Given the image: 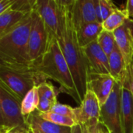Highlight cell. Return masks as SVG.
<instances>
[{"label": "cell", "mask_w": 133, "mask_h": 133, "mask_svg": "<svg viewBox=\"0 0 133 133\" xmlns=\"http://www.w3.org/2000/svg\"><path fill=\"white\" fill-rule=\"evenodd\" d=\"M61 1L63 9L62 29L61 36L57 40L71 71L79 97L83 101L87 91V62L78 42L76 30L72 20L71 6L73 0Z\"/></svg>", "instance_id": "6da1fadb"}, {"label": "cell", "mask_w": 133, "mask_h": 133, "mask_svg": "<svg viewBox=\"0 0 133 133\" xmlns=\"http://www.w3.org/2000/svg\"><path fill=\"white\" fill-rule=\"evenodd\" d=\"M33 19L34 11L19 24L0 37V65L11 69L34 70L28 53Z\"/></svg>", "instance_id": "7a4b0ae2"}, {"label": "cell", "mask_w": 133, "mask_h": 133, "mask_svg": "<svg viewBox=\"0 0 133 133\" xmlns=\"http://www.w3.org/2000/svg\"><path fill=\"white\" fill-rule=\"evenodd\" d=\"M48 48L41 60L34 66V70L46 80L50 79L60 85V90L72 97L79 105L82 103L73 78L57 38L50 34Z\"/></svg>", "instance_id": "3957f363"}, {"label": "cell", "mask_w": 133, "mask_h": 133, "mask_svg": "<svg viewBox=\"0 0 133 133\" xmlns=\"http://www.w3.org/2000/svg\"><path fill=\"white\" fill-rule=\"evenodd\" d=\"M22 100L0 81V133H8L16 128H27L21 111Z\"/></svg>", "instance_id": "277c9868"}, {"label": "cell", "mask_w": 133, "mask_h": 133, "mask_svg": "<svg viewBox=\"0 0 133 133\" xmlns=\"http://www.w3.org/2000/svg\"><path fill=\"white\" fill-rule=\"evenodd\" d=\"M0 81L23 100L33 87H38L47 80L35 70L11 69L0 65Z\"/></svg>", "instance_id": "5b68a950"}, {"label": "cell", "mask_w": 133, "mask_h": 133, "mask_svg": "<svg viewBox=\"0 0 133 133\" xmlns=\"http://www.w3.org/2000/svg\"><path fill=\"white\" fill-rule=\"evenodd\" d=\"M50 33L41 18L34 10V19L30 29L28 53L30 62L34 66L47 51L50 43Z\"/></svg>", "instance_id": "8992f818"}, {"label": "cell", "mask_w": 133, "mask_h": 133, "mask_svg": "<svg viewBox=\"0 0 133 133\" xmlns=\"http://www.w3.org/2000/svg\"><path fill=\"white\" fill-rule=\"evenodd\" d=\"M122 79L116 82L107 102L101 107V119L111 133H124L121 115Z\"/></svg>", "instance_id": "52a82bcc"}, {"label": "cell", "mask_w": 133, "mask_h": 133, "mask_svg": "<svg viewBox=\"0 0 133 133\" xmlns=\"http://www.w3.org/2000/svg\"><path fill=\"white\" fill-rule=\"evenodd\" d=\"M34 10L41 18L50 34L57 39L62 29L63 9L61 0H36Z\"/></svg>", "instance_id": "ba28073f"}, {"label": "cell", "mask_w": 133, "mask_h": 133, "mask_svg": "<svg viewBox=\"0 0 133 133\" xmlns=\"http://www.w3.org/2000/svg\"><path fill=\"white\" fill-rule=\"evenodd\" d=\"M88 66V73L110 74L108 56L104 52L97 41L82 48Z\"/></svg>", "instance_id": "9c48e42d"}, {"label": "cell", "mask_w": 133, "mask_h": 133, "mask_svg": "<svg viewBox=\"0 0 133 133\" xmlns=\"http://www.w3.org/2000/svg\"><path fill=\"white\" fill-rule=\"evenodd\" d=\"M116 82L110 74L88 73L87 90H91L95 94L102 107L111 96Z\"/></svg>", "instance_id": "30bf717a"}, {"label": "cell", "mask_w": 133, "mask_h": 133, "mask_svg": "<svg viewBox=\"0 0 133 133\" xmlns=\"http://www.w3.org/2000/svg\"><path fill=\"white\" fill-rule=\"evenodd\" d=\"M76 109V120L79 125H87L100 122L101 104L97 97L91 90H87L79 107Z\"/></svg>", "instance_id": "8fae6325"}, {"label": "cell", "mask_w": 133, "mask_h": 133, "mask_svg": "<svg viewBox=\"0 0 133 133\" xmlns=\"http://www.w3.org/2000/svg\"><path fill=\"white\" fill-rule=\"evenodd\" d=\"M121 79V115L123 132L133 133V95L130 90L128 70Z\"/></svg>", "instance_id": "7c38bea8"}, {"label": "cell", "mask_w": 133, "mask_h": 133, "mask_svg": "<svg viewBox=\"0 0 133 133\" xmlns=\"http://www.w3.org/2000/svg\"><path fill=\"white\" fill-rule=\"evenodd\" d=\"M71 16L76 30L86 24L97 22L95 0H73Z\"/></svg>", "instance_id": "4fadbf2b"}, {"label": "cell", "mask_w": 133, "mask_h": 133, "mask_svg": "<svg viewBox=\"0 0 133 133\" xmlns=\"http://www.w3.org/2000/svg\"><path fill=\"white\" fill-rule=\"evenodd\" d=\"M114 35L116 44L128 68L133 58V19H128L121 27L114 32Z\"/></svg>", "instance_id": "5bb4252c"}, {"label": "cell", "mask_w": 133, "mask_h": 133, "mask_svg": "<svg viewBox=\"0 0 133 133\" xmlns=\"http://www.w3.org/2000/svg\"><path fill=\"white\" fill-rule=\"evenodd\" d=\"M26 124L30 129L39 130L42 133H71L72 128L54 124L41 118L37 111H34L26 117Z\"/></svg>", "instance_id": "9a60e30c"}, {"label": "cell", "mask_w": 133, "mask_h": 133, "mask_svg": "<svg viewBox=\"0 0 133 133\" xmlns=\"http://www.w3.org/2000/svg\"><path fill=\"white\" fill-rule=\"evenodd\" d=\"M39 104L37 111L48 112L58 103L57 92L55 87L49 82L45 81L38 86Z\"/></svg>", "instance_id": "2e32d148"}, {"label": "cell", "mask_w": 133, "mask_h": 133, "mask_svg": "<svg viewBox=\"0 0 133 133\" xmlns=\"http://www.w3.org/2000/svg\"><path fill=\"white\" fill-rule=\"evenodd\" d=\"M102 30V23L97 21L86 24L76 30L77 39L80 47L84 48L97 41V38Z\"/></svg>", "instance_id": "e0dca14e"}, {"label": "cell", "mask_w": 133, "mask_h": 133, "mask_svg": "<svg viewBox=\"0 0 133 133\" xmlns=\"http://www.w3.org/2000/svg\"><path fill=\"white\" fill-rule=\"evenodd\" d=\"M33 12V11H32ZM30 12L9 10L0 14V37L19 24Z\"/></svg>", "instance_id": "ac0fdd59"}, {"label": "cell", "mask_w": 133, "mask_h": 133, "mask_svg": "<svg viewBox=\"0 0 133 133\" xmlns=\"http://www.w3.org/2000/svg\"><path fill=\"white\" fill-rule=\"evenodd\" d=\"M108 61L111 75L116 81H119L127 72V66L118 46L115 47L114 51L108 56Z\"/></svg>", "instance_id": "d6986e66"}, {"label": "cell", "mask_w": 133, "mask_h": 133, "mask_svg": "<svg viewBox=\"0 0 133 133\" xmlns=\"http://www.w3.org/2000/svg\"><path fill=\"white\" fill-rule=\"evenodd\" d=\"M129 13L125 9H116L105 21L102 23L103 29L114 33L117 29L121 27L124 23L129 19Z\"/></svg>", "instance_id": "ffe728a7"}, {"label": "cell", "mask_w": 133, "mask_h": 133, "mask_svg": "<svg viewBox=\"0 0 133 133\" xmlns=\"http://www.w3.org/2000/svg\"><path fill=\"white\" fill-rule=\"evenodd\" d=\"M39 104L38 87H33L23 97L21 103V111L23 115L26 118L37 110Z\"/></svg>", "instance_id": "44dd1931"}, {"label": "cell", "mask_w": 133, "mask_h": 133, "mask_svg": "<svg viewBox=\"0 0 133 133\" xmlns=\"http://www.w3.org/2000/svg\"><path fill=\"white\" fill-rule=\"evenodd\" d=\"M96 13L97 22L102 23L105 21L116 9L117 5L110 0H95Z\"/></svg>", "instance_id": "7402d4cb"}, {"label": "cell", "mask_w": 133, "mask_h": 133, "mask_svg": "<svg viewBox=\"0 0 133 133\" xmlns=\"http://www.w3.org/2000/svg\"><path fill=\"white\" fill-rule=\"evenodd\" d=\"M37 114L41 118H43L46 121H48L50 122H52L54 124H56V125L70 127V128H72L73 126L79 125L72 118L63 116L62 115H59V114H57V113H55L52 111H48V112L37 111Z\"/></svg>", "instance_id": "603a6c76"}, {"label": "cell", "mask_w": 133, "mask_h": 133, "mask_svg": "<svg viewBox=\"0 0 133 133\" xmlns=\"http://www.w3.org/2000/svg\"><path fill=\"white\" fill-rule=\"evenodd\" d=\"M97 41L101 48V49L108 56H109L111 54V52L117 46L114 33L109 32L104 29L101 32Z\"/></svg>", "instance_id": "cb8c5ba5"}, {"label": "cell", "mask_w": 133, "mask_h": 133, "mask_svg": "<svg viewBox=\"0 0 133 133\" xmlns=\"http://www.w3.org/2000/svg\"><path fill=\"white\" fill-rule=\"evenodd\" d=\"M50 111L62 115L63 116H65V117H68V118H72L73 120H75L77 122V120H76V109L72 108L69 105L63 104H61V103L58 102L52 108V109Z\"/></svg>", "instance_id": "d4e9b609"}, {"label": "cell", "mask_w": 133, "mask_h": 133, "mask_svg": "<svg viewBox=\"0 0 133 133\" xmlns=\"http://www.w3.org/2000/svg\"><path fill=\"white\" fill-rule=\"evenodd\" d=\"M83 133H111L108 128L101 122H91L87 125H81Z\"/></svg>", "instance_id": "484cf974"}, {"label": "cell", "mask_w": 133, "mask_h": 133, "mask_svg": "<svg viewBox=\"0 0 133 133\" xmlns=\"http://www.w3.org/2000/svg\"><path fill=\"white\" fill-rule=\"evenodd\" d=\"M14 2L15 0H0V14L9 11L12 8Z\"/></svg>", "instance_id": "4316f807"}, {"label": "cell", "mask_w": 133, "mask_h": 133, "mask_svg": "<svg viewBox=\"0 0 133 133\" xmlns=\"http://www.w3.org/2000/svg\"><path fill=\"white\" fill-rule=\"evenodd\" d=\"M128 74H129V85H130V90L133 95V58L131 64L127 68Z\"/></svg>", "instance_id": "83f0119b"}, {"label": "cell", "mask_w": 133, "mask_h": 133, "mask_svg": "<svg viewBox=\"0 0 133 133\" xmlns=\"http://www.w3.org/2000/svg\"><path fill=\"white\" fill-rule=\"evenodd\" d=\"M125 9L127 10L129 17L133 19V0H129L126 2Z\"/></svg>", "instance_id": "f1b7e54d"}, {"label": "cell", "mask_w": 133, "mask_h": 133, "mask_svg": "<svg viewBox=\"0 0 133 133\" xmlns=\"http://www.w3.org/2000/svg\"><path fill=\"white\" fill-rule=\"evenodd\" d=\"M8 133H32L29 127L27 128H16Z\"/></svg>", "instance_id": "f546056e"}, {"label": "cell", "mask_w": 133, "mask_h": 133, "mask_svg": "<svg viewBox=\"0 0 133 133\" xmlns=\"http://www.w3.org/2000/svg\"><path fill=\"white\" fill-rule=\"evenodd\" d=\"M71 133H83L80 125H77L73 126L72 128V132Z\"/></svg>", "instance_id": "4dcf8cb0"}, {"label": "cell", "mask_w": 133, "mask_h": 133, "mask_svg": "<svg viewBox=\"0 0 133 133\" xmlns=\"http://www.w3.org/2000/svg\"><path fill=\"white\" fill-rule=\"evenodd\" d=\"M31 130V132L32 133H42L41 132H40L39 130H37V129H30Z\"/></svg>", "instance_id": "1f68e13d"}]
</instances>
